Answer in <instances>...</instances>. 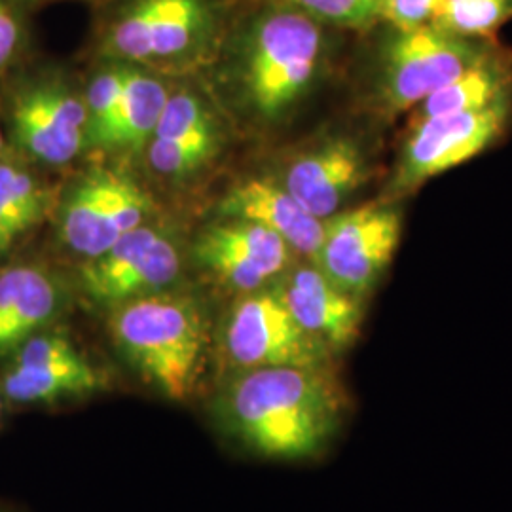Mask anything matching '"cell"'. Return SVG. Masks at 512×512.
Returning <instances> with one entry per match:
<instances>
[{
  "instance_id": "obj_1",
  "label": "cell",
  "mask_w": 512,
  "mask_h": 512,
  "mask_svg": "<svg viewBox=\"0 0 512 512\" xmlns=\"http://www.w3.org/2000/svg\"><path fill=\"white\" fill-rule=\"evenodd\" d=\"M351 410L334 366L239 370L215 401L220 425L251 454L311 461L327 454Z\"/></svg>"
},
{
  "instance_id": "obj_2",
  "label": "cell",
  "mask_w": 512,
  "mask_h": 512,
  "mask_svg": "<svg viewBox=\"0 0 512 512\" xmlns=\"http://www.w3.org/2000/svg\"><path fill=\"white\" fill-rule=\"evenodd\" d=\"M219 54L239 110L258 126L285 122L329 69L334 31L291 8L245 2Z\"/></svg>"
},
{
  "instance_id": "obj_3",
  "label": "cell",
  "mask_w": 512,
  "mask_h": 512,
  "mask_svg": "<svg viewBox=\"0 0 512 512\" xmlns=\"http://www.w3.org/2000/svg\"><path fill=\"white\" fill-rule=\"evenodd\" d=\"M118 353L162 397L184 403L200 384L211 332L207 313L190 294H150L109 311Z\"/></svg>"
},
{
  "instance_id": "obj_4",
  "label": "cell",
  "mask_w": 512,
  "mask_h": 512,
  "mask_svg": "<svg viewBox=\"0 0 512 512\" xmlns=\"http://www.w3.org/2000/svg\"><path fill=\"white\" fill-rule=\"evenodd\" d=\"M232 0H116L97 38L101 61L184 67L219 55Z\"/></svg>"
},
{
  "instance_id": "obj_5",
  "label": "cell",
  "mask_w": 512,
  "mask_h": 512,
  "mask_svg": "<svg viewBox=\"0 0 512 512\" xmlns=\"http://www.w3.org/2000/svg\"><path fill=\"white\" fill-rule=\"evenodd\" d=\"M495 40L456 37L435 25L393 29L374 50L370 92L382 116L410 112L486 54Z\"/></svg>"
},
{
  "instance_id": "obj_6",
  "label": "cell",
  "mask_w": 512,
  "mask_h": 512,
  "mask_svg": "<svg viewBox=\"0 0 512 512\" xmlns=\"http://www.w3.org/2000/svg\"><path fill=\"white\" fill-rule=\"evenodd\" d=\"M511 114L507 97L484 109L440 114L410 126L382 198L403 202L427 181L473 160L503 135Z\"/></svg>"
},
{
  "instance_id": "obj_7",
  "label": "cell",
  "mask_w": 512,
  "mask_h": 512,
  "mask_svg": "<svg viewBox=\"0 0 512 512\" xmlns=\"http://www.w3.org/2000/svg\"><path fill=\"white\" fill-rule=\"evenodd\" d=\"M154 209V198L143 184L126 173L95 167L78 177L57 202L59 238L86 262L148 224Z\"/></svg>"
},
{
  "instance_id": "obj_8",
  "label": "cell",
  "mask_w": 512,
  "mask_h": 512,
  "mask_svg": "<svg viewBox=\"0 0 512 512\" xmlns=\"http://www.w3.org/2000/svg\"><path fill=\"white\" fill-rule=\"evenodd\" d=\"M401 234V202L380 198L342 209L325 220L323 238L311 262L344 293L366 302L384 279Z\"/></svg>"
},
{
  "instance_id": "obj_9",
  "label": "cell",
  "mask_w": 512,
  "mask_h": 512,
  "mask_svg": "<svg viewBox=\"0 0 512 512\" xmlns=\"http://www.w3.org/2000/svg\"><path fill=\"white\" fill-rule=\"evenodd\" d=\"M183 251L162 228L145 224L86 260L78 289L93 306L114 310L126 302L173 289L183 274Z\"/></svg>"
},
{
  "instance_id": "obj_10",
  "label": "cell",
  "mask_w": 512,
  "mask_h": 512,
  "mask_svg": "<svg viewBox=\"0 0 512 512\" xmlns=\"http://www.w3.org/2000/svg\"><path fill=\"white\" fill-rule=\"evenodd\" d=\"M224 349L239 370L332 366L334 353L298 321L272 287L241 294L224 323Z\"/></svg>"
},
{
  "instance_id": "obj_11",
  "label": "cell",
  "mask_w": 512,
  "mask_h": 512,
  "mask_svg": "<svg viewBox=\"0 0 512 512\" xmlns=\"http://www.w3.org/2000/svg\"><path fill=\"white\" fill-rule=\"evenodd\" d=\"M105 387L103 372L57 330H42L23 342L0 374V393L8 404L52 406L84 399Z\"/></svg>"
},
{
  "instance_id": "obj_12",
  "label": "cell",
  "mask_w": 512,
  "mask_h": 512,
  "mask_svg": "<svg viewBox=\"0 0 512 512\" xmlns=\"http://www.w3.org/2000/svg\"><path fill=\"white\" fill-rule=\"evenodd\" d=\"M274 177L313 217L327 220L374 177V152L353 133H330L300 148Z\"/></svg>"
},
{
  "instance_id": "obj_13",
  "label": "cell",
  "mask_w": 512,
  "mask_h": 512,
  "mask_svg": "<svg viewBox=\"0 0 512 512\" xmlns=\"http://www.w3.org/2000/svg\"><path fill=\"white\" fill-rule=\"evenodd\" d=\"M194 258L222 285L247 294L270 287L293 266L296 255L283 239L260 224L219 219L198 234Z\"/></svg>"
},
{
  "instance_id": "obj_14",
  "label": "cell",
  "mask_w": 512,
  "mask_h": 512,
  "mask_svg": "<svg viewBox=\"0 0 512 512\" xmlns=\"http://www.w3.org/2000/svg\"><path fill=\"white\" fill-rule=\"evenodd\" d=\"M16 147L38 164L59 167L88 148L84 97L57 80H42L16 95L12 107Z\"/></svg>"
},
{
  "instance_id": "obj_15",
  "label": "cell",
  "mask_w": 512,
  "mask_h": 512,
  "mask_svg": "<svg viewBox=\"0 0 512 512\" xmlns=\"http://www.w3.org/2000/svg\"><path fill=\"white\" fill-rule=\"evenodd\" d=\"M224 147V126L219 112L190 88L169 93L164 112L147 145L152 173L171 183H183L209 164Z\"/></svg>"
},
{
  "instance_id": "obj_16",
  "label": "cell",
  "mask_w": 512,
  "mask_h": 512,
  "mask_svg": "<svg viewBox=\"0 0 512 512\" xmlns=\"http://www.w3.org/2000/svg\"><path fill=\"white\" fill-rule=\"evenodd\" d=\"M298 325L338 355L363 329L365 302L344 293L311 260L293 266L270 285Z\"/></svg>"
},
{
  "instance_id": "obj_17",
  "label": "cell",
  "mask_w": 512,
  "mask_h": 512,
  "mask_svg": "<svg viewBox=\"0 0 512 512\" xmlns=\"http://www.w3.org/2000/svg\"><path fill=\"white\" fill-rule=\"evenodd\" d=\"M69 304L59 275L38 264L0 268V359L42 330L52 329Z\"/></svg>"
},
{
  "instance_id": "obj_18",
  "label": "cell",
  "mask_w": 512,
  "mask_h": 512,
  "mask_svg": "<svg viewBox=\"0 0 512 512\" xmlns=\"http://www.w3.org/2000/svg\"><path fill=\"white\" fill-rule=\"evenodd\" d=\"M220 219L255 222L283 239L296 256L311 260L323 238L325 220L313 217L274 175L249 177L232 186L217 205Z\"/></svg>"
},
{
  "instance_id": "obj_19",
  "label": "cell",
  "mask_w": 512,
  "mask_h": 512,
  "mask_svg": "<svg viewBox=\"0 0 512 512\" xmlns=\"http://www.w3.org/2000/svg\"><path fill=\"white\" fill-rule=\"evenodd\" d=\"M507 97H512V52L494 42L469 69L410 110L408 128L440 114L484 109Z\"/></svg>"
},
{
  "instance_id": "obj_20",
  "label": "cell",
  "mask_w": 512,
  "mask_h": 512,
  "mask_svg": "<svg viewBox=\"0 0 512 512\" xmlns=\"http://www.w3.org/2000/svg\"><path fill=\"white\" fill-rule=\"evenodd\" d=\"M169 99V90L158 74L129 65L120 101L109 126L95 143L97 150L141 152L158 126Z\"/></svg>"
},
{
  "instance_id": "obj_21",
  "label": "cell",
  "mask_w": 512,
  "mask_h": 512,
  "mask_svg": "<svg viewBox=\"0 0 512 512\" xmlns=\"http://www.w3.org/2000/svg\"><path fill=\"white\" fill-rule=\"evenodd\" d=\"M54 190L29 169L0 160V260L48 217Z\"/></svg>"
},
{
  "instance_id": "obj_22",
  "label": "cell",
  "mask_w": 512,
  "mask_h": 512,
  "mask_svg": "<svg viewBox=\"0 0 512 512\" xmlns=\"http://www.w3.org/2000/svg\"><path fill=\"white\" fill-rule=\"evenodd\" d=\"M512 21V0H444L431 25L456 37L495 40Z\"/></svg>"
},
{
  "instance_id": "obj_23",
  "label": "cell",
  "mask_w": 512,
  "mask_h": 512,
  "mask_svg": "<svg viewBox=\"0 0 512 512\" xmlns=\"http://www.w3.org/2000/svg\"><path fill=\"white\" fill-rule=\"evenodd\" d=\"M296 10L334 31L366 33L382 23L385 0H243Z\"/></svg>"
},
{
  "instance_id": "obj_24",
  "label": "cell",
  "mask_w": 512,
  "mask_h": 512,
  "mask_svg": "<svg viewBox=\"0 0 512 512\" xmlns=\"http://www.w3.org/2000/svg\"><path fill=\"white\" fill-rule=\"evenodd\" d=\"M105 65L93 74L84 95L88 110V148L95 147L103 131L109 126L110 118L120 101V95L126 84L128 63L122 61H103Z\"/></svg>"
},
{
  "instance_id": "obj_25",
  "label": "cell",
  "mask_w": 512,
  "mask_h": 512,
  "mask_svg": "<svg viewBox=\"0 0 512 512\" xmlns=\"http://www.w3.org/2000/svg\"><path fill=\"white\" fill-rule=\"evenodd\" d=\"M444 0H385L382 23L393 29L431 25Z\"/></svg>"
},
{
  "instance_id": "obj_26",
  "label": "cell",
  "mask_w": 512,
  "mask_h": 512,
  "mask_svg": "<svg viewBox=\"0 0 512 512\" xmlns=\"http://www.w3.org/2000/svg\"><path fill=\"white\" fill-rule=\"evenodd\" d=\"M18 0H0V71L18 57L25 44V23Z\"/></svg>"
},
{
  "instance_id": "obj_27",
  "label": "cell",
  "mask_w": 512,
  "mask_h": 512,
  "mask_svg": "<svg viewBox=\"0 0 512 512\" xmlns=\"http://www.w3.org/2000/svg\"><path fill=\"white\" fill-rule=\"evenodd\" d=\"M19 4H29V6H37V4H44V2H52V0H18Z\"/></svg>"
},
{
  "instance_id": "obj_28",
  "label": "cell",
  "mask_w": 512,
  "mask_h": 512,
  "mask_svg": "<svg viewBox=\"0 0 512 512\" xmlns=\"http://www.w3.org/2000/svg\"><path fill=\"white\" fill-rule=\"evenodd\" d=\"M6 399L2 397V393H0V420H2V414H4V408H6Z\"/></svg>"
},
{
  "instance_id": "obj_29",
  "label": "cell",
  "mask_w": 512,
  "mask_h": 512,
  "mask_svg": "<svg viewBox=\"0 0 512 512\" xmlns=\"http://www.w3.org/2000/svg\"><path fill=\"white\" fill-rule=\"evenodd\" d=\"M2 148H4V141H2V133H0V154H2Z\"/></svg>"
},
{
  "instance_id": "obj_30",
  "label": "cell",
  "mask_w": 512,
  "mask_h": 512,
  "mask_svg": "<svg viewBox=\"0 0 512 512\" xmlns=\"http://www.w3.org/2000/svg\"><path fill=\"white\" fill-rule=\"evenodd\" d=\"M0 512H6V511H2V509H0Z\"/></svg>"
}]
</instances>
